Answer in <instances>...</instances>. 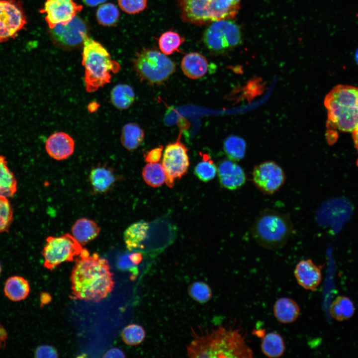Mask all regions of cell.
<instances>
[{
	"instance_id": "f6af8a7d",
	"label": "cell",
	"mask_w": 358,
	"mask_h": 358,
	"mask_svg": "<svg viewBox=\"0 0 358 358\" xmlns=\"http://www.w3.org/2000/svg\"><path fill=\"white\" fill-rule=\"evenodd\" d=\"M353 137L355 143V145L358 150V127L354 130L353 132Z\"/></svg>"
},
{
	"instance_id": "4fadbf2b",
	"label": "cell",
	"mask_w": 358,
	"mask_h": 358,
	"mask_svg": "<svg viewBox=\"0 0 358 358\" xmlns=\"http://www.w3.org/2000/svg\"><path fill=\"white\" fill-rule=\"evenodd\" d=\"M87 33L86 22L77 16L66 24H59L50 29L52 39L55 44L66 49L76 48L83 43Z\"/></svg>"
},
{
	"instance_id": "484cf974",
	"label": "cell",
	"mask_w": 358,
	"mask_h": 358,
	"mask_svg": "<svg viewBox=\"0 0 358 358\" xmlns=\"http://www.w3.org/2000/svg\"><path fill=\"white\" fill-rule=\"evenodd\" d=\"M135 93L133 88L126 84L114 86L110 92L112 104L116 108L123 110L129 108L135 100Z\"/></svg>"
},
{
	"instance_id": "ac0fdd59",
	"label": "cell",
	"mask_w": 358,
	"mask_h": 358,
	"mask_svg": "<svg viewBox=\"0 0 358 358\" xmlns=\"http://www.w3.org/2000/svg\"><path fill=\"white\" fill-rule=\"evenodd\" d=\"M89 180L95 193L103 194L110 191L114 186L117 177L112 168L106 166H98L90 171Z\"/></svg>"
},
{
	"instance_id": "3957f363",
	"label": "cell",
	"mask_w": 358,
	"mask_h": 358,
	"mask_svg": "<svg viewBox=\"0 0 358 358\" xmlns=\"http://www.w3.org/2000/svg\"><path fill=\"white\" fill-rule=\"evenodd\" d=\"M82 65L86 91L93 92L109 84L113 74L119 72L120 64L112 59L100 43L86 36L83 42Z\"/></svg>"
},
{
	"instance_id": "cb8c5ba5",
	"label": "cell",
	"mask_w": 358,
	"mask_h": 358,
	"mask_svg": "<svg viewBox=\"0 0 358 358\" xmlns=\"http://www.w3.org/2000/svg\"><path fill=\"white\" fill-rule=\"evenodd\" d=\"M145 133L137 123H129L123 127L120 140L123 146L129 151L137 149L144 140Z\"/></svg>"
},
{
	"instance_id": "f1b7e54d",
	"label": "cell",
	"mask_w": 358,
	"mask_h": 358,
	"mask_svg": "<svg viewBox=\"0 0 358 358\" xmlns=\"http://www.w3.org/2000/svg\"><path fill=\"white\" fill-rule=\"evenodd\" d=\"M223 150L229 160L239 161L245 155L246 143L240 137L231 135L224 140Z\"/></svg>"
},
{
	"instance_id": "6da1fadb",
	"label": "cell",
	"mask_w": 358,
	"mask_h": 358,
	"mask_svg": "<svg viewBox=\"0 0 358 358\" xmlns=\"http://www.w3.org/2000/svg\"><path fill=\"white\" fill-rule=\"evenodd\" d=\"M83 249L76 259L71 275V289L76 299L99 302L113 290V274L107 260Z\"/></svg>"
},
{
	"instance_id": "30bf717a",
	"label": "cell",
	"mask_w": 358,
	"mask_h": 358,
	"mask_svg": "<svg viewBox=\"0 0 358 358\" xmlns=\"http://www.w3.org/2000/svg\"><path fill=\"white\" fill-rule=\"evenodd\" d=\"M27 23L18 0H0V43L14 38Z\"/></svg>"
},
{
	"instance_id": "4316f807",
	"label": "cell",
	"mask_w": 358,
	"mask_h": 358,
	"mask_svg": "<svg viewBox=\"0 0 358 358\" xmlns=\"http://www.w3.org/2000/svg\"><path fill=\"white\" fill-rule=\"evenodd\" d=\"M17 190V181L9 169L5 157L0 155V196L12 197Z\"/></svg>"
},
{
	"instance_id": "9a60e30c",
	"label": "cell",
	"mask_w": 358,
	"mask_h": 358,
	"mask_svg": "<svg viewBox=\"0 0 358 358\" xmlns=\"http://www.w3.org/2000/svg\"><path fill=\"white\" fill-rule=\"evenodd\" d=\"M217 173L221 185L229 190H236L246 182L247 178L243 168L231 160H224L219 164Z\"/></svg>"
},
{
	"instance_id": "d6a6232c",
	"label": "cell",
	"mask_w": 358,
	"mask_h": 358,
	"mask_svg": "<svg viewBox=\"0 0 358 358\" xmlns=\"http://www.w3.org/2000/svg\"><path fill=\"white\" fill-rule=\"evenodd\" d=\"M145 335L144 328L136 324L127 326L121 333L123 342L130 346H136L141 344L144 340Z\"/></svg>"
},
{
	"instance_id": "5b68a950",
	"label": "cell",
	"mask_w": 358,
	"mask_h": 358,
	"mask_svg": "<svg viewBox=\"0 0 358 358\" xmlns=\"http://www.w3.org/2000/svg\"><path fill=\"white\" fill-rule=\"evenodd\" d=\"M292 231L289 215L269 208L260 212L251 228L252 236L258 244L271 250L284 246Z\"/></svg>"
},
{
	"instance_id": "ffe728a7",
	"label": "cell",
	"mask_w": 358,
	"mask_h": 358,
	"mask_svg": "<svg viewBox=\"0 0 358 358\" xmlns=\"http://www.w3.org/2000/svg\"><path fill=\"white\" fill-rule=\"evenodd\" d=\"M149 229L148 223L143 220L130 225L123 233L124 241L127 249L133 251L143 249V243L147 237Z\"/></svg>"
},
{
	"instance_id": "7dc6e473",
	"label": "cell",
	"mask_w": 358,
	"mask_h": 358,
	"mask_svg": "<svg viewBox=\"0 0 358 358\" xmlns=\"http://www.w3.org/2000/svg\"><path fill=\"white\" fill-rule=\"evenodd\" d=\"M1 265H0V274L1 273Z\"/></svg>"
},
{
	"instance_id": "9c48e42d",
	"label": "cell",
	"mask_w": 358,
	"mask_h": 358,
	"mask_svg": "<svg viewBox=\"0 0 358 358\" xmlns=\"http://www.w3.org/2000/svg\"><path fill=\"white\" fill-rule=\"evenodd\" d=\"M82 249V245L69 233L59 237L49 236L41 252L44 267L52 270L64 262H72Z\"/></svg>"
},
{
	"instance_id": "44dd1931",
	"label": "cell",
	"mask_w": 358,
	"mask_h": 358,
	"mask_svg": "<svg viewBox=\"0 0 358 358\" xmlns=\"http://www.w3.org/2000/svg\"><path fill=\"white\" fill-rule=\"evenodd\" d=\"M71 231L75 239L81 245H85L98 236L100 228L93 220L81 218L73 224Z\"/></svg>"
},
{
	"instance_id": "ab89813d",
	"label": "cell",
	"mask_w": 358,
	"mask_h": 358,
	"mask_svg": "<svg viewBox=\"0 0 358 358\" xmlns=\"http://www.w3.org/2000/svg\"><path fill=\"white\" fill-rule=\"evenodd\" d=\"M103 358H125L124 352L119 349L113 348L109 350L103 356Z\"/></svg>"
},
{
	"instance_id": "8d00e7d4",
	"label": "cell",
	"mask_w": 358,
	"mask_h": 358,
	"mask_svg": "<svg viewBox=\"0 0 358 358\" xmlns=\"http://www.w3.org/2000/svg\"><path fill=\"white\" fill-rule=\"evenodd\" d=\"M147 0H118L120 8L129 14H136L147 6Z\"/></svg>"
},
{
	"instance_id": "603a6c76",
	"label": "cell",
	"mask_w": 358,
	"mask_h": 358,
	"mask_svg": "<svg viewBox=\"0 0 358 358\" xmlns=\"http://www.w3.org/2000/svg\"><path fill=\"white\" fill-rule=\"evenodd\" d=\"M5 296L13 302H18L25 299L30 292V285L28 281L19 275L8 277L4 286Z\"/></svg>"
},
{
	"instance_id": "7c38bea8",
	"label": "cell",
	"mask_w": 358,
	"mask_h": 358,
	"mask_svg": "<svg viewBox=\"0 0 358 358\" xmlns=\"http://www.w3.org/2000/svg\"><path fill=\"white\" fill-rule=\"evenodd\" d=\"M252 181L255 186L265 194H272L284 183L285 174L282 168L274 161H266L254 167Z\"/></svg>"
},
{
	"instance_id": "2e32d148",
	"label": "cell",
	"mask_w": 358,
	"mask_h": 358,
	"mask_svg": "<svg viewBox=\"0 0 358 358\" xmlns=\"http://www.w3.org/2000/svg\"><path fill=\"white\" fill-rule=\"evenodd\" d=\"M322 267L315 265L311 259L299 262L294 271L298 283L305 289L316 290L322 280Z\"/></svg>"
},
{
	"instance_id": "7402d4cb",
	"label": "cell",
	"mask_w": 358,
	"mask_h": 358,
	"mask_svg": "<svg viewBox=\"0 0 358 358\" xmlns=\"http://www.w3.org/2000/svg\"><path fill=\"white\" fill-rule=\"evenodd\" d=\"M273 314L279 322L289 324L295 321L298 318L300 308L292 299L281 297L278 299L274 304Z\"/></svg>"
},
{
	"instance_id": "7bdbcfd3",
	"label": "cell",
	"mask_w": 358,
	"mask_h": 358,
	"mask_svg": "<svg viewBox=\"0 0 358 358\" xmlns=\"http://www.w3.org/2000/svg\"><path fill=\"white\" fill-rule=\"evenodd\" d=\"M106 0H83L84 2L88 6H95L104 2Z\"/></svg>"
},
{
	"instance_id": "277c9868",
	"label": "cell",
	"mask_w": 358,
	"mask_h": 358,
	"mask_svg": "<svg viewBox=\"0 0 358 358\" xmlns=\"http://www.w3.org/2000/svg\"><path fill=\"white\" fill-rule=\"evenodd\" d=\"M328 123L341 131L351 132L358 127V88L339 85L326 96Z\"/></svg>"
},
{
	"instance_id": "d4e9b609",
	"label": "cell",
	"mask_w": 358,
	"mask_h": 358,
	"mask_svg": "<svg viewBox=\"0 0 358 358\" xmlns=\"http://www.w3.org/2000/svg\"><path fill=\"white\" fill-rule=\"evenodd\" d=\"M261 348L266 356L271 358L280 357L285 351L283 339L276 332L268 333L263 337Z\"/></svg>"
},
{
	"instance_id": "bcb514c9",
	"label": "cell",
	"mask_w": 358,
	"mask_h": 358,
	"mask_svg": "<svg viewBox=\"0 0 358 358\" xmlns=\"http://www.w3.org/2000/svg\"><path fill=\"white\" fill-rule=\"evenodd\" d=\"M235 0L236 1H237V2L240 3L241 0Z\"/></svg>"
},
{
	"instance_id": "836d02e7",
	"label": "cell",
	"mask_w": 358,
	"mask_h": 358,
	"mask_svg": "<svg viewBox=\"0 0 358 358\" xmlns=\"http://www.w3.org/2000/svg\"><path fill=\"white\" fill-rule=\"evenodd\" d=\"M190 297L199 303H206L212 296L209 286L204 282L197 281L190 285L188 289Z\"/></svg>"
},
{
	"instance_id": "c3c4849f",
	"label": "cell",
	"mask_w": 358,
	"mask_h": 358,
	"mask_svg": "<svg viewBox=\"0 0 358 358\" xmlns=\"http://www.w3.org/2000/svg\"><path fill=\"white\" fill-rule=\"evenodd\" d=\"M357 166H358V160H357Z\"/></svg>"
},
{
	"instance_id": "1f68e13d",
	"label": "cell",
	"mask_w": 358,
	"mask_h": 358,
	"mask_svg": "<svg viewBox=\"0 0 358 358\" xmlns=\"http://www.w3.org/2000/svg\"><path fill=\"white\" fill-rule=\"evenodd\" d=\"M119 11L112 3L101 4L96 12L98 22L103 26H111L115 25L119 17Z\"/></svg>"
},
{
	"instance_id": "f35d334b",
	"label": "cell",
	"mask_w": 358,
	"mask_h": 358,
	"mask_svg": "<svg viewBox=\"0 0 358 358\" xmlns=\"http://www.w3.org/2000/svg\"><path fill=\"white\" fill-rule=\"evenodd\" d=\"M163 147L159 146L147 152L144 155L145 161L149 163H158L161 159Z\"/></svg>"
},
{
	"instance_id": "ba28073f",
	"label": "cell",
	"mask_w": 358,
	"mask_h": 358,
	"mask_svg": "<svg viewBox=\"0 0 358 358\" xmlns=\"http://www.w3.org/2000/svg\"><path fill=\"white\" fill-rule=\"evenodd\" d=\"M239 26L231 19H223L209 24L203 34L206 48L214 53H222L238 45L241 42Z\"/></svg>"
},
{
	"instance_id": "b9f144b4",
	"label": "cell",
	"mask_w": 358,
	"mask_h": 358,
	"mask_svg": "<svg viewBox=\"0 0 358 358\" xmlns=\"http://www.w3.org/2000/svg\"><path fill=\"white\" fill-rule=\"evenodd\" d=\"M128 257L131 262L135 265L138 264L142 259V255L139 253H132L128 256Z\"/></svg>"
},
{
	"instance_id": "ee69618b",
	"label": "cell",
	"mask_w": 358,
	"mask_h": 358,
	"mask_svg": "<svg viewBox=\"0 0 358 358\" xmlns=\"http://www.w3.org/2000/svg\"><path fill=\"white\" fill-rule=\"evenodd\" d=\"M99 107V104L98 103L95 101H92L88 104V110L89 112L92 113L96 111Z\"/></svg>"
},
{
	"instance_id": "f546056e",
	"label": "cell",
	"mask_w": 358,
	"mask_h": 358,
	"mask_svg": "<svg viewBox=\"0 0 358 358\" xmlns=\"http://www.w3.org/2000/svg\"><path fill=\"white\" fill-rule=\"evenodd\" d=\"M142 176L146 183L152 187L161 186L166 181L167 177L163 166L158 163L146 164Z\"/></svg>"
},
{
	"instance_id": "e0dca14e",
	"label": "cell",
	"mask_w": 358,
	"mask_h": 358,
	"mask_svg": "<svg viewBox=\"0 0 358 358\" xmlns=\"http://www.w3.org/2000/svg\"><path fill=\"white\" fill-rule=\"evenodd\" d=\"M75 148L73 138L64 132H57L51 135L47 139L45 149L53 159L61 161L71 156Z\"/></svg>"
},
{
	"instance_id": "e575fe53",
	"label": "cell",
	"mask_w": 358,
	"mask_h": 358,
	"mask_svg": "<svg viewBox=\"0 0 358 358\" xmlns=\"http://www.w3.org/2000/svg\"><path fill=\"white\" fill-rule=\"evenodd\" d=\"M194 172L200 180L207 182L214 178L217 172V168L212 160L206 159L196 165Z\"/></svg>"
},
{
	"instance_id": "7a4b0ae2",
	"label": "cell",
	"mask_w": 358,
	"mask_h": 358,
	"mask_svg": "<svg viewBox=\"0 0 358 358\" xmlns=\"http://www.w3.org/2000/svg\"><path fill=\"white\" fill-rule=\"evenodd\" d=\"M187 346L190 358H253L252 350L238 329L223 326L191 330Z\"/></svg>"
},
{
	"instance_id": "d590c367",
	"label": "cell",
	"mask_w": 358,
	"mask_h": 358,
	"mask_svg": "<svg viewBox=\"0 0 358 358\" xmlns=\"http://www.w3.org/2000/svg\"><path fill=\"white\" fill-rule=\"evenodd\" d=\"M13 220V210L6 197L0 196V233L8 232Z\"/></svg>"
},
{
	"instance_id": "4dcf8cb0",
	"label": "cell",
	"mask_w": 358,
	"mask_h": 358,
	"mask_svg": "<svg viewBox=\"0 0 358 358\" xmlns=\"http://www.w3.org/2000/svg\"><path fill=\"white\" fill-rule=\"evenodd\" d=\"M184 41L183 38L176 32L167 31L160 37L158 44L161 51L166 55L179 51V48Z\"/></svg>"
},
{
	"instance_id": "52a82bcc",
	"label": "cell",
	"mask_w": 358,
	"mask_h": 358,
	"mask_svg": "<svg viewBox=\"0 0 358 358\" xmlns=\"http://www.w3.org/2000/svg\"><path fill=\"white\" fill-rule=\"evenodd\" d=\"M133 67L139 79L151 85H159L169 79L175 63L157 50L143 48L133 59Z\"/></svg>"
},
{
	"instance_id": "8992f818",
	"label": "cell",
	"mask_w": 358,
	"mask_h": 358,
	"mask_svg": "<svg viewBox=\"0 0 358 358\" xmlns=\"http://www.w3.org/2000/svg\"><path fill=\"white\" fill-rule=\"evenodd\" d=\"M184 22L197 25L232 19L237 14L240 3L235 0H178Z\"/></svg>"
},
{
	"instance_id": "d6986e66",
	"label": "cell",
	"mask_w": 358,
	"mask_h": 358,
	"mask_svg": "<svg viewBox=\"0 0 358 358\" xmlns=\"http://www.w3.org/2000/svg\"><path fill=\"white\" fill-rule=\"evenodd\" d=\"M181 67L186 76L192 79H197L206 73L208 62L205 57L201 54L190 52L183 57Z\"/></svg>"
},
{
	"instance_id": "74e56055",
	"label": "cell",
	"mask_w": 358,
	"mask_h": 358,
	"mask_svg": "<svg viewBox=\"0 0 358 358\" xmlns=\"http://www.w3.org/2000/svg\"><path fill=\"white\" fill-rule=\"evenodd\" d=\"M36 358H57L58 353L55 348L49 345H42L36 348L34 353Z\"/></svg>"
},
{
	"instance_id": "83f0119b",
	"label": "cell",
	"mask_w": 358,
	"mask_h": 358,
	"mask_svg": "<svg viewBox=\"0 0 358 358\" xmlns=\"http://www.w3.org/2000/svg\"><path fill=\"white\" fill-rule=\"evenodd\" d=\"M354 311V306L351 300L344 296L338 297L330 308V315L338 321L350 319L353 315Z\"/></svg>"
},
{
	"instance_id": "8fae6325",
	"label": "cell",
	"mask_w": 358,
	"mask_h": 358,
	"mask_svg": "<svg viewBox=\"0 0 358 358\" xmlns=\"http://www.w3.org/2000/svg\"><path fill=\"white\" fill-rule=\"evenodd\" d=\"M186 147L179 140L169 144L163 154L162 165L166 173V183L170 187L175 180L181 178L187 172L189 162Z\"/></svg>"
},
{
	"instance_id": "60d3db41",
	"label": "cell",
	"mask_w": 358,
	"mask_h": 358,
	"mask_svg": "<svg viewBox=\"0 0 358 358\" xmlns=\"http://www.w3.org/2000/svg\"><path fill=\"white\" fill-rule=\"evenodd\" d=\"M52 300L51 296L47 292H42L40 295V306L47 304Z\"/></svg>"
},
{
	"instance_id": "5bb4252c",
	"label": "cell",
	"mask_w": 358,
	"mask_h": 358,
	"mask_svg": "<svg viewBox=\"0 0 358 358\" xmlns=\"http://www.w3.org/2000/svg\"><path fill=\"white\" fill-rule=\"evenodd\" d=\"M82 9L83 6L74 0H46L40 12L45 14V21L51 29L68 23Z\"/></svg>"
}]
</instances>
